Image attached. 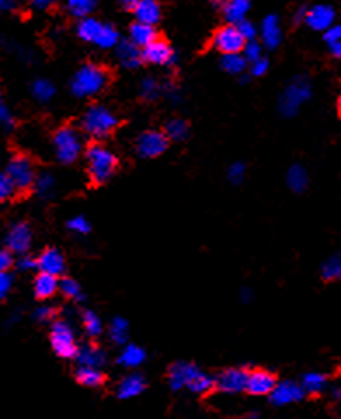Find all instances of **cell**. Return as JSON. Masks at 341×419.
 <instances>
[{"instance_id": "obj_32", "label": "cell", "mask_w": 341, "mask_h": 419, "mask_svg": "<svg viewBox=\"0 0 341 419\" xmlns=\"http://www.w3.org/2000/svg\"><path fill=\"white\" fill-rule=\"evenodd\" d=\"M99 0H67V10L77 20L88 17L95 13Z\"/></svg>"}, {"instance_id": "obj_48", "label": "cell", "mask_w": 341, "mask_h": 419, "mask_svg": "<svg viewBox=\"0 0 341 419\" xmlns=\"http://www.w3.org/2000/svg\"><path fill=\"white\" fill-rule=\"evenodd\" d=\"M14 267L20 271H34L37 270V257H32L30 254L18 256V260H14Z\"/></svg>"}, {"instance_id": "obj_33", "label": "cell", "mask_w": 341, "mask_h": 419, "mask_svg": "<svg viewBox=\"0 0 341 419\" xmlns=\"http://www.w3.org/2000/svg\"><path fill=\"white\" fill-rule=\"evenodd\" d=\"M110 339L118 346H124L129 339V322L122 317H115L109 327Z\"/></svg>"}, {"instance_id": "obj_44", "label": "cell", "mask_w": 341, "mask_h": 419, "mask_svg": "<svg viewBox=\"0 0 341 419\" xmlns=\"http://www.w3.org/2000/svg\"><path fill=\"white\" fill-rule=\"evenodd\" d=\"M14 195H16V190H14L13 183L7 178L6 171H0V204L9 202Z\"/></svg>"}, {"instance_id": "obj_45", "label": "cell", "mask_w": 341, "mask_h": 419, "mask_svg": "<svg viewBox=\"0 0 341 419\" xmlns=\"http://www.w3.org/2000/svg\"><path fill=\"white\" fill-rule=\"evenodd\" d=\"M246 164L244 162H233L232 166L228 167L227 171V178L232 185H240L244 180H246Z\"/></svg>"}, {"instance_id": "obj_26", "label": "cell", "mask_w": 341, "mask_h": 419, "mask_svg": "<svg viewBox=\"0 0 341 419\" xmlns=\"http://www.w3.org/2000/svg\"><path fill=\"white\" fill-rule=\"evenodd\" d=\"M308 183H310V178H308L307 169L301 164H294L287 169L286 185L291 192L303 193L308 188Z\"/></svg>"}, {"instance_id": "obj_49", "label": "cell", "mask_w": 341, "mask_h": 419, "mask_svg": "<svg viewBox=\"0 0 341 419\" xmlns=\"http://www.w3.org/2000/svg\"><path fill=\"white\" fill-rule=\"evenodd\" d=\"M268 66H270L268 59L261 56L260 59L249 63V75L251 77H263V75L268 71Z\"/></svg>"}, {"instance_id": "obj_35", "label": "cell", "mask_w": 341, "mask_h": 419, "mask_svg": "<svg viewBox=\"0 0 341 419\" xmlns=\"http://www.w3.org/2000/svg\"><path fill=\"white\" fill-rule=\"evenodd\" d=\"M32 94L39 103H49L56 94V87L48 78H37L32 84Z\"/></svg>"}, {"instance_id": "obj_22", "label": "cell", "mask_w": 341, "mask_h": 419, "mask_svg": "<svg viewBox=\"0 0 341 419\" xmlns=\"http://www.w3.org/2000/svg\"><path fill=\"white\" fill-rule=\"evenodd\" d=\"M57 292H60V277L39 271V275L34 280L35 298L41 301H48L51 299L53 296H56Z\"/></svg>"}, {"instance_id": "obj_18", "label": "cell", "mask_w": 341, "mask_h": 419, "mask_svg": "<svg viewBox=\"0 0 341 419\" xmlns=\"http://www.w3.org/2000/svg\"><path fill=\"white\" fill-rule=\"evenodd\" d=\"M260 35H261V44L267 49H277L282 42V27L281 21L275 14H268L265 16V20L261 21L260 27Z\"/></svg>"}, {"instance_id": "obj_2", "label": "cell", "mask_w": 341, "mask_h": 419, "mask_svg": "<svg viewBox=\"0 0 341 419\" xmlns=\"http://www.w3.org/2000/svg\"><path fill=\"white\" fill-rule=\"evenodd\" d=\"M314 96V87L307 75H296L286 84L281 98H279V112L286 119L296 117L300 110L307 105Z\"/></svg>"}, {"instance_id": "obj_50", "label": "cell", "mask_w": 341, "mask_h": 419, "mask_svg": "<svg viewBox=\"0 0 341 419\" xmlns=\"http://www.w3.org/2000/svg\"><path fill=\"white\" fill-rule=\"evenodd\" d=\"M0 125L4 129H7V131H11L14 127V117L11 113V110L7 108L6 103H4L2 96H0Z\"/></svg>"}, {"instance_id": "obj_39", "label": "cell", "mask_w": 341, "mask_h": 419, "mask_svg": "<svg viewBox=\"0 0 341 419\" xmlns=\"http://www.w3.org/2000/svg\"><path fill=\"white\" fill-rule=\"evenodd\" d=\"M247 61L242 56V52H235V55H223L221 58V68H223L227 73L232 75H240L246 71L247 68Z\"/></svg>"}, {"instance_id": "obj_12", "label": "cell", "mask_w": 341, "mask_h": 419, "mask_svg": "<svg viewBox=\"0 0 341 419\" xmlns=\"http://www.w3.org/2000/svg\"><path fill=\"white\" fill-rule=\"evenodd\" d=\"M167 146L169 139L162 131H146L136 139V152L141 159H157L166 153Z\"/></svg>"}, {"instance_id": "obj_8", "label": "cell", "mask_w": 341, "mask_h": 419, "mask_svg": "<svg viewBox=\"0 0 341 419\" xmlns=\"http://www.w3.org/2000/svg\"><path fill=\"white\" fill-rule=\"evenodd\" d=\"M6 174L9 181L13 183L16 193L28 192L34 188L35 178H37V169L30 157L27 155H14L6 167Z\"/></svg>"}, {"instance_id": "obj_36", "label": "cell", "mask_w": 341, "mask_h": 419, "mask_svg": "<svg viewBox=\"0 0 341 419\" xmlns=\"http://www.w3.org/2000/svg\"><path fill=\"white\" fill-rule=\"evenodd\" d=\"M82 327L89 338H98L103 332V320L98 313L88 310L82 313Z\"/></svg>"}, {"instance_id": "obj_16", "label": "cell", "mask_w": 341, "mask_h": 419, "mask_svg": "<svg viewBox=\"0 0 341 419\" xmlns=\"http://www.w3.org/2000/svg\"><path fill=\"white\" fill-rule=\"evenodd\" d=\"M277 385V379L270 371L265 369H254L247 374V386L246 392L254 397H268L274 386Z\"/></svg>"}, {"instance_id": "obj_15", "label": "cell", "mask_w": 341, "mask_h": 419, "mask_svg": "<svg viewBox=\"0 0 341 419\" xmlns=\"http://www.w3.org/2000/svg\"><path fill=\"white\" fill-rule=\"evenodd\" d=\"M305 397L303 388H301L300 383L296 381H281L274 386V390L270 392L268 399L274 406L284 407L291 406V404L300 402Z\"/></svg>"}, {"instance_id": "obj_24", "label": "cell", "mask_w": 341, "mask_h": 419, "mask_svg": "<svg viewBox=\"0 0 341 419\" xmlns=\"http://www.w3.org/2000/svg\"><path fill=\"white\" fill-rule=\"evenodd\" d=\"M157 30L153 24H146V23H139V21H134L129 28V41L132 42L134 45H138L139 49L146 48L148 44H152L153 41H157Z\"/></svg>"}, {"instance_id": "obj_5", "label": "cell", "mask_w": 341, "mask_h": 419, "mask_svg": "<svg viewBox=\"0 0 341 419\" xmlns=\"http://www.w3.org/2000/svg\"><path fill=\"white\" fill-rule=\"evenodd\" d=\"M117 125V115L105 105H91L82 117V131L95 141L109 138Z\"/></svg>"}, {"instance_id": "obj_14", "label": "cell", "mask_w": 341, "mask_h": 419, "mask_svg": "<svg viewBox=\"0 0 341 419\" xmlns=\"http://www.w3.org/2000/svg\"><path fill=\"white\" fill-rule=\"evenodd\" d=\"M141 58L143 63L155 64V66H171L176 63V52L166 41L157 38L152 44L141 49Z\"/></svg>"}, {"instance_id": "obj_6", "label": "cell", "mask_w": 341, "mask_h": 419, "mask_svg": "<svg viewBox=\"0 0 341 419\" xmlns=\"http://www.w3.org/2000/svg\"><path fill=\"white\" fill-rule=\"evenodd\" d=\"M53 146H55L56 159L64 166H68L82 155L84 143H82V136L77 129L71 127V125H64V127L56 131L55 138H53Z\"/></svg>"}, {"instance_id": "obj_13", "label": "cell", "mask_w": 341, "mask_h": 419, "mask_svg": "<svg viewBox=\"0 0 341 419\" xmlns=\"http://www.w3.org/2000/svg\"><path fill=\"white\" fill-rule=\"evenodd\" d=\"M303 23L310 30L324 34L328 28H331L336 23V10L328 3H315V6L307 7Z\"/></svg>"}, {"instance_id": "obj_58", "label": "cell", "mask_w": 341, "mask_h": 419, "mask_svg": "<svg viewBox=\"0 0 341 419\" xmlns=\"http://www.w3.org/2000/svg\"><path fill=\"white\" fill-rule=\"evenodd\" d=\"M13 6H14L13 0H0V13H4V10L11 9V7H13Z\"/></svg>"}, {"instance_id": "obj_25", "label": "cell", "mask_w": 341, "mask_h": 419, "mask_svg": "<svg viewBox=\"0 0 341 419\" xmlns=\"http://www.w3.org/2000/svg\"><path fill=\"white\" fill-rule=\"evenodd\" d=\"M145 360L146 352L134 343H125L120 350V355H118V364L125 369H132V371L138 369Z\"/></svg>"}, {"instance_id": "obj_19", "label": "cell", "mask_w": 341, "mask_h": 419, "mask_svg": "<svg viewBox=\"0 0 341 419\" xmlns=\"http://www.w3.org/2000/svg\"><path fill=\"white\" fill-rule=\"evenodd\" d=\"M146 388L145 378L138 372H131L117 385V397L120 400H132L141 395Z\"/></svg>"}, {"instance_id": "obj_60", "label": "cell", "mask_w": 341, "mask_h": 419, "mask_svg": "<svg viewBox=\"0 0 341 419\" xmlns=\"http://www.w3.org/2000/svg\"><path fill=\"white\" fill-rule=\"evenodd\" d=\"M213 6H214V7H220V9H223L225 0H213Z\"/></svg>"}, {"instance_id": "obj_34", "label": "cell", "mask_w": 341, "mask_h": 419, "mask_svg": "<svg viewBox=\"0 0 341 419\" xmlns=\"http://www.w3.org/2000/svg\"><path fill=\"white\" fill-rule=\"evenodd\" d=\"M120 42V38H118V31L117 28L113 27V24L109 23H103L102 30H99L98 37H96L95 45L99 49H115V45Z\"/></svg>"}, {"instance_id": "obj_27", "label": "cell", "mask_w": 341, "mask_h": 419, "mask_svg": "<svg viewBox=\"0 0 341 419\" xmlns=\"http://www.w3.org/2000/svg\"><path fill=\"white\" fill-rule=\"evenodd\" d=\"M221 10H223L228 23L237 24L247 20V14L251 10V0H225V6Z\"/></svg>"}, {"instance_id": "obj_54", "label": "cell", "mask_w": 341, "mask_h": 419, "mask_svg": "<svg viewBox=\"0 0 341 419\" xmlns=\"http://www.w3.org/2000/svg\"><path fill=\"white\" fill-rule=\"evenodd\" d=\"M328 48H329V55H331L336 61H341V41L328 44Z\"/></svg>"}, {"instance_id": "obj_20", "label": "cell", "mask_w": 341, "mask_h": 419, "mask_svg": "<svg viewBox=\"0 0 341 419\" xmlns=\"http://www.w3.org/2000/svg\"><path fill=\"white\" fill-rule=\"evenodd\" d=\"M131 10L134 14L136 21L153 24V27L159 23L160 16H162V9H160V3L157 0H139Z\"/></svg>"}, {"instance_id": "obj_61", "label": "cell", "mask_w": 341, "mask_h": 419, "mask_svg": "<svg viewBox=\"0 0 341 419\" xmlns=\"http://www.w3.org/2000/svg\"><path fill=\"white\" fill-rule=\"evenodd\" d=\"M335 397H336V399H341V385L335 390Z\"/></svg>"}, {"instance_id": "obj_38", "label": "cell", "mask_w": 341, "mask_h": 419, "mask_svg": "<svg viewBox=\"0 0 341 419\" xmlns=\"http://www.w3.org/2000/svg\"><path fill=\"white\" fill-rule=\"evenodd\" d=\"M164 132H166V136L169 141H185L186 136H188V132H190L188 122L183 120V119H171L166 124Z\"/></svg>"}, {"instance_id": "obj_30", "label": "cell", "mask_w": 341, "mask_h": 419, "mask_svg": "<svg viewBox=\"0 0 341 419\" xmlns=\"http://www.w3.org/2000/svg\"><path fill=\"white\" fill-rule=\"evenodd\" d=\"M102 27L103 23L99 20H96V17L92 16L82 17V20H78V24H77L78 38H82L84 42H89V44H95Z\"/></svg>"}, {"instance_id": "obj_23", "label": "cell", "mask_w": 341, "mask_h": 419, "mask_svg": "<svg viewBox=\"0 0 341 419\" xmlns=\"http://www.w3.org/2000/svg\"><path fill=\"white\" fill-rule=\"evenodd\" d=\"M78 365H88V367H98L102 369L106 364V353L105 350L99 348L98 345H84L78 346V352L75 355Z\"/></svg>"}, {"instance_id": "obj_43", "label": "cell", "mask_w": 341, "mask_h": 419, "mask_svg": "<svg viewBox=\"0 0 341 419\" xmlns=\"http://www.w3.org/2000/svg\"><path fill=\"white\" fill-rule=\"evenodd\" d=\"M242 56L246 58L247 63H253V61L260 59L263 56V45L258 41H247L242 49Z\"/></svg>"}, {"instance_id": "obj_10", "label": "cell", "mask_w": 341, "mask_h": 419, "mask_svg": "<svg viewBox=\"0 0 341 419\" xmlns=\"http://www.w3.org/2000/svg\"><path fill=\"white\" fill-rule=\"evenodd\" d=\"M244 45H246V38L240 34L237 24H225L216 34L213 35V48L221 55H235V52H242Z\"/></svg>"}, {"instance_id": "obj_51", "label": "cell", "mask_w": 341, "mask_h": 419, "mask_svg": "<svg viewBox=\"0 0 341 419\" xmlns=\"http://www.w3.org/2000/svg\"><path fill=\"white\" fill-rule=\"evenodd\" d=\"M237 27H239L240 34H242V37L247 41H256V35H258V28L254 27V23H251L249 20H244L240 21V23H237Z\"/></svg>"}, {"instance_id": "obj_57", "label": "cell", "mask_w": 341, "mask_h": 419, "mask_svg": "<svg viewBox=\"0 0 341 419\" xmlns=\"http://www.w3.org/2000/svg\"><path fill=\"white\" fill-rule=\"evenodd\" d=\"M240 299H242V303H249L253 299V291L251 289H242L240 291Z\"/></svg>"}, {"instance_id": "obj_40", "label": "cell", "mask_w": 341, "mask_h": 419, "mask_svg": "<svg viewBox=\"0 0 341 419\" xmlns=\"http://www.w3.org/2000/svg\"><path fill=\"white\" fill-rule=\"evenodd\" d=\"M60 292L64 296V299L74 301V303L84 299V291L74 278H60Z\"/></svg>"}, {"instance_id": "obj_63", "label": "cell", "mask_w": 341, "mask_h": 419, "mask_svg": "<svg viewBox=\"0 0 341 419\" xmlns=\"http://www.w3.org/2000/svg\"><path fill=\"white\" fill-rule=\"evenodd\" d=\"M338 112H340V117H341V94H340V98H338Z\"/></svg>"}, {"instance_id": "obj_41", "label": "cell", "mask_w": 341, "mask_h": 419, "mask_svg": "<svg viewBox=\"0 0 341 419\" xmlns=\"http://www.w3.org/2000/svg\"><path fill=\"white\" fill-rule=\"evenodd\" d=\"M139 94L146 101H155L162 94V84L153 77H145L139 84Z\"/></svg>"}, {"instance_id": "obj_47", "label": "cell", "mask_w": 341, "mask_h": 419, "mask_svg": "<svg viewBox=\"0 0 341 419\" xmlns=\"http://www.w3.org/2000/svg\"><path fill=\"white\" fill-rule=\"evenodd\" d=\"M55 317H56V310L55 306H51V304H42V306H39L37 310L34 311V318L37 322H41V324L55 322Z\"/></svg>"}, {"instance_id": "obj_56", "label": "cell", "mask_w": 341, "mask_h": 419, "mask_svg": "<svg viewBox=\"0 0 341 419\" xmlns=\"http://www.w3.org/2000/svg\"><path fill=\"white\" fill-rule=\"evenodd\" d=\"M305 13H307V7H300V9L294 13V21H296V23H303Z\"/></svg>"}, {"instance_id": "obj_3", "label": "cell", "mask_w": 341, "mask_h": 419, "mask_svg": "<svg viewBox=\"0 0 341 419\" xmlns=\"http://www.w3.org/2000/svg\"><path fill=\"white\" fill-rule=\"evenodd\" d=\"M85 164H88V174L95 185L109 183L117 173V157L110 148L102 143H92L85 150Z\"/></svg>"}, {"instance_id": "obj_62", "label": "cell", "mask_w": 341, "mask_h": 419, "mask_svg": "<svg viewBox=\"0 0 341 419\" xmlns=\"http://www.w3.org/2000/svg\"><path fill=\"white\" fill-rule=\"evenodd\" d=\"M242 419H258L256 414H247V416H244Z\"/></svg>"}, {"instance_id": "obj_52", "label": "cell", "mask_w": 341, "mask_h": 419, "mask_svg": "<svg viewBox=\"0 0 341 419\" xmlns=\"http://www.w3.org/2000/svg\"><path fill=\"white\" fill-rule=\"evenodd\" d=\"M14 267V254L7 247L0 246V271H11Z\"/></svg>"}, {"instance_id": "obj_59", "label": "cell", "mask_w": 341, "mask_h": 419, "mask_svg": "<svg viewBox=\"0 0 341 419\" xmlns=\"http://www.w3.org/2000/svg\"><path fill=\"white\" fill-rule=\"evenodd\" d=\"M117 2H120L122 6L127 7V9H132V7H134L139 0H117Z\"/></svg>"}, {"instance_id": "obj_55", "label": "cell", "mask_w": 341, "mask_h": 419, "mask_svg": "<svg viewBox=\"0 0 341 419\" xmlns=\"http://www.w3.org/2000/svg\"><path fill=\"white\" fill-rule=\"evenodd\" d=\"M32 3H34L37 9H49V7L55 3V0H32Z\"/></svg>"}, {"instance_id": "obj_37", "label": "cell", "mask_w": 341, "mask_h": 419, "mask_svg": "<svg viewBox=\"0 0 341 419\" xmlns=\"http://www.w3.org/2000/svg\"><path fill=\"white\" fill-rule=\"evenodd\" d=\"M321 275L322 278L328 282L341 280V254H335V256L328 257V260L322 263Z\"/></svg>"}, {"instance_id": "obj_28", "label": "cell", "mask_w": 341, "mask_h": 419, "mask_svg": "<svg viewBox=\"0 0 341 419\" xmlns=\"http://www.w3.org/2000/svg\"><path fill=\"white\" fill-rule=\"evenodd\" d=\"M75 379L85 388H99L105 383V374L98 367H88V365H78L75 371Z\"/></svg>"}, {"instance_id": "obj_17", "label": "cell", "mask_w": 341, "mask_h": 419, "mask_svg": "<svg viewBox=\"0 0 341 419\" xmlns=\"http://www.w3.org/2000/svg\"><path fill=\"white\" fill-rule=\"evenodd\" d=\"M64 268H67V261H64L61 250L56 249V247H49V249H44L39 254L37 270L42 271V274L61 277L64 274Z\"/></svg>"}, {"instance_id": "obj_21", "label": "cell", "mask_w": 341, "mask_h": 419, "mask_svg": "<svg viewBox=\"0 0 341 419\" xmlns=\"http://www.w3.org/2000/svg\"><path fill=\"white\" fill-rule=\"evenodd\" d=\"M115 56L124 68H138L143 63L141 49L131 41H120L115 45Z\"/></svg>"}, {"instance_id": "obj_53", "label": "cell", "mask_w": 341, "mask_h": 419, "mask_svg": "<svg viewBox=\"0 0 341 419\" xmlns=\"http://www.w3.org/2000/svg\"><path fill=\"white\" fill-rule=\"evenodd\" d=\"M326 44H333V42L341 41V23H335L331 28L324 31Z\"/></svg>"}, {"instance_id": "obj_42", "label": "cell", "mask_w": 341, "mask_h": 419, "mask_svg": "<svg viewBox=\"0 0 341 419\" xmlns=\"http://www.w3.org/2000/svg\"><path fill=\"white\" fill-rule=\"evenodd\" d=\"M67 228L75 235H88L91 232V223L85 216H74L68 220Z\"/></svg>"}, {"instance_id": "obj_11", "label": "cell", "mask_w": 341, "mask_h": 419, "mask_svg": "<svg viewBox=\"0 0 341 419\" xmlns=\"http://www.w3.org/2000/svg\"><path fill=\"white\" fill-rule=\"evenodd\" d=\"M247 374H249V371L242 367L225 369L214 378V388L221 393H227V395H239V393L246 392Z\"/></svg>"}, {"instance_id": "obj_4", "label": "cell", "mask_w": 341, "mask_h": 419, "mask_svg": "<svg viewBox=\"0 0 341 419\" xmlns=\"http://www.w3.org/2000/svg\"><path fill=\"white\" fill-rule=\"evenodd\" d=\"M109 84V73L96 63H88L75 71L70 89L77 98H92L98 96Z\"/></svg>"}, {"instance_id": "obj_46", "label": "cell", "mask_w": 341, "mask_h": 419, "mask_svg": "<svg viewBox=\"0 0 341 419\" xmlns=\"http://www.w3.org/2000/svg\"><path fill=\"white\" fill-rule=\"evenodd\" d=\"M14 287V277L11 271H0V301L9 298Z\"/></svg>"}, {"instance_id": "obj_7", "label": "cell", "mask_w": 341, "mask_h": 419, "mask_svg": "<svg viewBox=\"0 0 341 419\" xmlns=\"http://www.w3.org/2000/svg\"><path fill=\"white\" fill-rule=\"evenodd\" d=\"M49 341H51L53 352L60 359H75L78 352V343L75 329L67 320H55L49 332Z\"/></svg>"}, {"instance_id": "obj_1", "label": "cell", "mask_w": 341, "mask_h": 419, "mask_svg": "<svg viewBox=\"0 0 341 419\" xmlns=\"http://www.w3.org/2000/svg\"><path fill=\"white\" fill-rule=\"evenodd\" d=\"M167 383H169L172 392H188L195 395H206L211 390H214V378L204 372L202 369L197 367L190 362H176L171 365L169 374H167Z\"/></svg>"}, {"instance_id": "obj_31", "label": "cell", "mask_w": 341, "mask_h": 419, "mask_svg": "<svg viewBox=\"0 0 341 419\" xmlns=\"http://www.w3.org/2000/svg\"><path fill=\"white\" fill-rule=\"evenodd\" d=\"M34 190L35 193H37L39 199L42 200L51 199V197L55 195V190H56V178L53 176L51 173L37 174V178H35V183H34Z\"/></svg>"}, {"instance_id": "obj_9", "label": "cell", "mask_w": 341, "mask_h": 419, "mask_svg": "<svg viewBox=\"0 0 341 419\" xmlns=\"http://www.w3.org/2000/svg\"><path fill=\"white\" fill-rule=\"evenodd\" d=\"M32 243H34V232H32L30 225L25 221H16L4 232L2 246L7 247L14 256H23V254L30 253Z\"/></svg>"}, {"instance_id": "obj_29", "label": "cell", "mask_w": 341, "mask_h": 419, "mask_svg": "<svg viewBox=\"0 0 341 419\" xmlns=\"http://www.w3.org/2000/svg\"><path fill=\"white\" fill-rule=\"evenodd\" d=\"M301 388H303L305 395H319L328 388V376L324 372L312 371L301 378Z\"/></svg>"}]
</instances>
